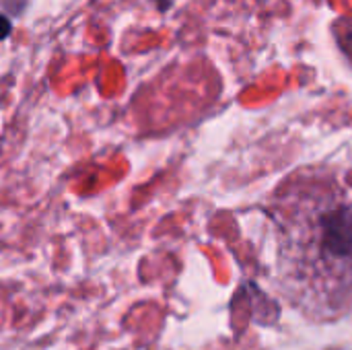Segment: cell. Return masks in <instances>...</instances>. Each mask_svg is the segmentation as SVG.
Returning a JSON list of instances; mask_svg holds the SVG:
<instances>
[{
	"label": "cell",
	"mask_w": 352,
	"mask_h": 350,
	"mask_svg": "<svg viewBox=\"0 0 352 350\" xmlns=\"http://www.w3.org/2000/svg\"><path fill=\"white\" fill-rule=\"evenodd\" d=\"M276 281L280 293L316 320L352 303V196L330 173H301L278 190Z\"/></svg>",
	"instance_id": "obj_1"
},
{
	"label": "cell",
	"mask_w": 352,
	"mask_h": 350,
	"mask_svg": "<svg viewBox=\"0 0 352 350\" xmlns=\"http://www.w3.org/2000/svg\"><path fill=\"white\" fill-rule=\"evenodd\" d=\"M10 33V21L0 14V39H4Z\"/></svg>",
	"instance_id": "obj_2"
}]
</instances>
